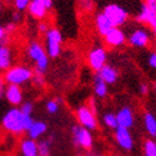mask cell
<instances>
[{
    "mask_svg": "<svg viewBox=\"0 0 156 156\" xmlns=\"http://www.w3.org/2000/svg\"><path fill=\"white\" fill-rule=\"evenodd\" d=\"M144 156H156V141L155 139H146L144 141Z\"/></svg>",
    "mask_w": 156,
    "mask_h": 156,
    "instance_id": "obj_25",
    "label": "cell"
},
{
    "mask_svg": "<svg viewBox=\"0 0 156 156\" xmlns=\"http://www.w3.org/2000/svg\"><path fill=\"white\" fill-rule=\"evenodd\" d=\"M49 29H50V25L46 23V21H39V24H37V33L39 34H41V35H45L48 31H49Z\"/></svg>",
    "mask_w": 156,
    "mask_h": 156,
    "instance_id": "obj_30",
    "label": "cell"
},
{
    "mask_svg": "<svg viewBox=\"0 0 156 156\" xmlns=\"http://www.w3.org/2000/svg\"><path fill=\"white\" fill-rule=\"evenodd\" d=\"M109 85L106 83H104L99 75L95 74L94 79H93V90H94V94L98 99H105L109 94Z\"/></svg>",
    "mask_w": 156,
    "mask_h": 156,
    "instance_id": "obj_21",
    "label": "cell"
},
{
    "mask_svg": "<svg viewBox=\"0 0 156 156\" xmlns=\"http://www.w3.org/2000/svg\"><path fill=\"white\" fill-rule=\"evenodd\" d=\"M30 2H31V0H12V5H14L16 11L21 12V11L28 10Z\"/></svg>",
    "mask_w": 156,
    "mask_h": 156,
    "instance_id": "obj_27",
    "label": "cell"
},
{
    "mask_svg": "<svg viewBox=\"0 0 156 156\" xmlns=\"http://www.w3.org/2000/svg\"><path fill=\"white\" fill-rule=\"evenodd\" d=\"M45 4L48 6V9L50 10L51 8H53V5H54V0H45Z\"/></svg>",
    "mask_w": 156,
    "mask_h": 156,
    "instance_id": "obj_38",
    "label": "cell"
},
{
    "mask_svg": "<svg viewBox=\"0 0 156 156\" xmlns=\"http://www.w3.org/2000/svg\"><path fill=\"white\" fill-rule=\"evenodd\" d=\"M19 151L21 156H39L37 142L29 137L23 139L19 142Z\"/></svg>",
    "mask_w": 156,
    "mask_h": 156,
    "instance_id": "obj_18",
    "label": "cell"
},
{
    "mask_svg": "<svg viewBox=\"0 0 156 156\" xmlns=\"http://www.w3.org/2000/svg\"><path fill=\"white\" fill-rule=\"evenodd\" d=\"M51 145H53V137L41 139L37 142L39 156H51Z\"/></svg>",
    "mask_w": 156,
    "mask_h": 156,
    "instance_id": "obj_23",
    "label": "cell"
},
{
    "mask_svg": "<svg viewBox=\"0 0 156 156\" xmlns=\"http://www.w3.org/2000/svg\"><path fill=\"white\" fill-rule=\"evenodd\" d=\"M20 20H21V15H20V12L19 11H16V12H14V14H12V23H14V24H19L20 23Z\"/></svg>",
    "mask_w": 156,
    "mask_h": 156,
    "instance_id": "obj_37",
    "label": "cell"
},
{
    "mask_svg": "<svg viewBox=\"0 0 156 156\" xmlns=\"http://www.w3.org/2000/svg\"><path fill=\"white\" fill-rule=\"evenodd\" d=\"M64 36L58 28H50L45 34V50L49 59H56L62 51Z\"/></svg>",
    "mask_w": 156,
    "mask_h": 156,
    "instance_id": "obj_4",
    "label": "cell"
},
{
    "mask_svg": "<svg viewBox=\"0 0 156 156\" xmlns=\"http://www.w3.org/2000/svg\"><path fill=\"white\" fill-rule=\"evenodd\" d=\"M5 87H6V83H5V80H4V76L0 75V98H4Z\"/></svg>",
    "mask_w": 156,
    "mask_h": 156,
    "instance_id": "obj_34",
    "label": "cell"
},
{
    "mask_svg": "<svg viewBox=\"0 0 156 156\" xmlns=\"http://www.w3.org/2000/svg\"><path fill=\"white\" fill-rule=\"evenodd\" d=\"M149 91H150V87H149V85L147 84H145V83H142V84H140V86H139V93L141 94V95H147L149 94Z\"/></svg>",
    "mask_w": 156,
    "mask_h": 156,
    "instance_id": "obj_33",
    "label": "cell"
},
{
    "mask_svg": "<svg viewBox=\"0 0 156 156\" xmlns=\"http://www.w3.org/2000/svg\"><path fill=\"white\" fill-rule=\"evenodd\" d=\"M5 30H6V33H8V34H11V33H14V31L16 30V24H14L12 21L8 23V24L5 25Z\"/></svg>",
    "mask_w": 156,
    "mask_h": 156,
    "instance_id": "obj_35",
    "label": "cell"
},
{
    "mask_svg": "<svg viewBox=\"0 0 156 156\" xmlns=\"http://www.w3.org/2000/svg\"><path fill=\"white\" fill-rule=\"evenodd\" d=\"M2 10H3V2L0 0V11H2Z\"/></svg>",
    "mask_w": 156,
    "mask_h": 156,
    "instance_id": "obj_40",
    "label": "cell"
},
{
    "mask_svg": "<svg viewBox=\"0 0 156 156\" xmlns=\"http://www.w3.org/2000/svg\"><path fill=\"white\" fill-rule=\"evenodd\" d=\"M34 75V70L27 65H11V66L4 71V80L6 83V85H18V86H23L25 84H28L29 81H31Z\"/></svg>",
    "mask_w": 156,
    "mask_h": 156,
    "instance_id": "obj_3",
    "label": "cell"
},
{
    "mask_svg": "<svg viewBox=\"0 0 156 156\" xmlns=\"http://www.w3.org/2000/svg\"><path fill=\"white\" fill-rule=\"evenodd\" d=\"M20 111L24 114V115H31L33 111H34V104L31 101H23V104L19 106Z\"/></svg>",
    "mask_w": 156,
    "mask_h": 156,
    "instance_id": "obj_28",
    "label": "cell"
},
{
    "mask_svg": "<svg viewBox=\"0 0 156 156\" xmlns=\"http://www.w3.org/2000/svg\"><path fill=\"white\" fill-rule=\"evenodd\" d=\"M147 65L151 69L156 70V51H152L147 55Z\"/></svg>",
    "mask_w": 156,
    "mask_h": 156,
    "instance_id": "obj_31",
    "label": "cell"
},
{
    "mask_svg": "<svg viewBox=\"0 0 156 156\" xmlns=\"http://www.w3.org/2000/svg\"><path fill=\"white\" fill-rule=\"evenodd\" d=\"M75 116H76V120H77V125L90 130V131H95L99 126L95 111L87 105H81V106L77 108Z\"/></svg>",
    "mask_w": 156,
    "mask_h": 156,
    "instance_id": "obj_5",
    "label": "cell"
},
{
    "mask_svg": "<svg viewBox=\"0 0 156 156\" xmlns=\"http://www.w3.org/2000/svg\"><path fill=\"white\" fill-rule=\"evenodd\" d=\"M144 126L149 136L151 139H156V116L152 112L146 111L144 114Z\"/></svg>",
    "mask_w": 156,
    "mask_h": 156,
    "instance_id": "obj_22",
    "label": "cell"
},
{
    "mask_svg": "<svg viewBox=\"0 0 156 156\" xmlns=\"http://www.w3.org/2000/svg\"><path fill=\"white\" fill-rule=\"evenodd\" d=\"M5 100L10 104L12 108L20 106L24 101V91L21 86L18 85H6L5 93H4Z\"/></svg>",
    "mask_w": 156,
    "mask_h": 156,
    "instance_id": "obj_11",
    "label": "cell"
},
{
    "mask_svg": "<svg viewBox=\"0 0 156 156\" xmlns=\"http://www.w3.org/2000/svg\"><path fill=\"white\" fill-rule=\"evenodd\" d=\"M102 122L109 130H114V131L119 127L118 119H116V114L111 112V111H108V112H105L102 115Z\"/></svg>",
    "mask_w": 156,
    "mask_h": 156,
    "instance_id": "obj_24",
    "label": "cell"
},
{
    "mask_svg": "<svg viewBox=\"0 0 156 156\" xmlns=\"http://www.w3.org/2000/svg\"><path fill=\"white\" fill-rule=\"evenodd\" d=\"M48 131V124L43 120H34L33 125L30 126V129L27 131L28 137L31 140H39L41 139Z\"/></svg>",
    "mask_w": 156,
    "mask_h": 156,
    "instance_id": "obj_17",
    "label": "cell"
},
{
    "mask_svg": "<svg viewBox=\"0 0 156 156\" xmlns=\"http://www.w3.org/2000/svg\"><path fill=\"white\" fill-rule=\"evenodd\" d=\"M127 41L133 48H136V49L146 48L150 43V33L144 28H137L133 30L131 34L129 35Z\"/></svg>",
    "mask_w": 156,
    "mask_h": 156,
    "instance_id": "obj_10",
    "label": "cell"
},
{
    "mask_svg": "<svg viewBox=\"0 0 156 156\" xmlns=\"http://www.w3.org/2000/svg\"><path fill=\"white\" fill-rule=\"evenodd\" d=\"M27 56L35 65L34 73L43 74V75L46 74V71L49 69L50 59H49V56L46 54L45 48L40 43H39L37 40H31V41L28 43V46H27Z\"/></svg>",
    "mask_w": 156,
    "mask_h": 156,
    "instance_id": "obj_2",
    "label": "cell"
},
{
    "mask_svg": "<svg viewBox=\"0 0 156 156\" xmlns=\"http://www.w3.org/2000/svg\"><path fill=\"white\" fill-rule=\"evenodd\" d=\"M104 40H105V43L111 48H119L126 43L127 36L121 28L114 27L110 29V31L105 36H104Z\"/></svg>",
    "mask_w": 156,
    "mask_h": 156,
    "instance_id": "obj_12",
    "label": "cell"
},
{
    "mask_svg": "<svg viewBox=\"0 0 156 156\" xmlns=\"http://www.w3.org/2000/svg\"><path fill=\"white\" fill-rule=\"evenodd\" d=\"M136 21L141 24H147L151 28H154L156 25V11L151 10L150 8L146 6V4L142 3L139 14L136 15Z\"/></svg>",
    "mask_w": 156,
    "mask_h": 156,
    "instance_id": "obj_16",
    "label": "cell"
},
{
    "mask_svg": "<svg viewBox=\"0 0 156 156\" xmlns=\"http://www.w3.org/2000/svg\"><path fill=\"white\" fill-rule=\"evenodd\" d=\"M102 12L105 14V16L110 20L112 24V27L120 28L129 19V12L126 9H124L119 4H109L102 9Z\"/></svg>",
    "mask_w": 156,
    "mask_h": 156,
    "instance_id": "obj_7",
    "label": "cell"
},
{
    "mask_svg": "<svg viewBox=\"0 0 156 156\" xmlns=\"http://www.w3.org/2000/svg\"><path fill=\"white\" fill-rule=\"evenodd\" d=\"M96 75H99V77L104 81L108 85H114L119 79V71L116 68H114L112 65L106 64L96 73Z\"/></svg>",
    "mask_w": 156,
    "mask_h": 156,
    "instance_id": "obj_15",
    "label": "cell"
},
{
    "mask_svg": "<svg viewBox=\"0 0 156 156\" xmlns=\"http://www.w3.org/2000/svg\"><path fill=\"white\" fill-rule=\"evenodd\" d=\"M116 119H118L119 127H125V129H131L135 124V114L134 110L130 106H122L116 112Z\"/></svg>",
    "mask_w": 156,
    "mask_h": 156,
    "instance_id": "obj_14",
    "label": "cell"
},
{
    "mask_svg": "<svg viewBox=\"0 0 156 156\" xmlns=\"http://www.w3.org/2000/svg\"><path fill=\"white\" fill-rule=\"evenodd\" d=\"M94 156H102V155H100V154H98V155H94Z\"/></svg>",
    "mask_w": 156,
    "mask_h": 156,
    "instance_id": "obj_42",
    "label": "cell"
},
{
    "mask_svg": "<svg viewBox=\"0 0 156 156\" xmlns=\"http://www.w3.org/2000/svg\"><path fill=\"white\" fill-rule=\"evenodd\" d=\"M31 81H33V84H34L35 86H37V87L44 86V85H45V75H43V74H37V73H34Z\"/></svg>",
    "mask_w": 156,
    "mask_h": 156,
    "instance_id": "obj_29",
    "label": "cell"
},
{
    "mask_svg": "<svg viewBox=\"0 0 156 156\" xmlns=\"http://www.w3.org/2000/svg\"><path fill=\"white\" fill-rule=\"evenodd\" d=\"M152 31H154V35H155V37H156V25L152 28Z\"/></svg>",
    "mask_w": 156,
    "mask_h": 156,
    "instance_id": "obj_39",
    "label": "cell"
},
{
    "mask_svg": "<svg viewBox=\"0 0 156 156\" xmlns=\"http://www.w3.org/2000/svg\"><path fill=\"white\" fill-rule=\"evenodd\" d=\"M60 102H61V99H60V98L48 100L46 104H45V109H46V111H48L49 114H51V115H55V114L60 110V105H61Z\"/></svg>",
    "mask_w": 156,
    "mask_h": 156,
    "instance_id": "obj_26",
    "label": "cell"
},
{
    "mask_svg": "<svg viewBox=\"0 0 156 156\" xmlns=\"http://www.w3.org/2000/svg\"><path fill=\"white\" fill-rule=\"evenodd\" d=\"M12 60H14V54L11 48L4 44L0 48V71H6L11 66Z\"/></svg>",
    "mask_w": 156,
    "mask_h": 156,
    "instance_id": "obj_20",
    "label": "cell"
},
{
    "mask_svg": "<svg viewBox=\"0 0 156 156\" xmlns=\"http://www.w3.org/2000/svg\"><path fill=\"white\" fill-rule=\"evenodd\" d=\"M8 33L5 30V27H3V25H0V43L5 44L8 41Z\"/></svg>",
    "mask_w": 156,
    "mask_h": 156,
    "instance_id": "obj_32",
    "label": "cell"
},
{
    "mask_svg": "<svg viewBox=\"0 0 156 156\" xmlns=\"http://www.w3.org/2000/svg\"><path fill=\"white\" fill-rule=\"evenodd\" d=\"M71 136L73 142L77 147H81L87 151L94 147V136L90 130L80 125H74L71 127Z\"/></svg>",
    "mask_w": 156,
    "mask_h": 156,
    "instance_id": "obj_6",
    "label": "cell"
},
{
    "mask_svg": "<svg viewBox=\"0 0 156 156\" xmlns=\"http://www.w3.org/2000/svg\"><path fill=\"white\" fill-rule=\"evenodd\" d=\"M144 4H146V6L150 8L151 10L156 11V0H145Z\"/></svg>",
    "mask_w": 156,
    "mask_h": 156,
    "instance_id": "obj_36",
    "label": "cell"
},
{
    "mask_svg": "<svg viewBox=\"0 0 156 156\" xmlns=\"http://www.w3.org/2000/svg\"><path fill=\"white\" fill-rule=\"evenodd\" d=\"M25 115L20 111L19 108H11L9 110L5 111V114L3 115L0 125L5 130L6 133L19 136L23 133H27V129H25Z\"/></svg>",
    "mask_w": 156,
    "mask_h": 156,
    "instance_id": "obj_1",
    "label": "cell"
},
{
    "mask_svg": "<svg viewBox=\"0 0 156 156\" xmlns=\"http://www.w3.org/2000/svg\"><path fill=\"white\" fill-rule=\"evenodd\" d=\"M87 65L93 71L98 73L108 61V51L102 46H94L87 54Z\"/></svg>",
    "mask_w": 156,
    "mask_h": 156,
    "instance_id": "obj_8",
    "label": "cell"
},
{
    "mask_svg": "<svg viewBox=\"0 0 156 156\" xmlns=\"http://www.w3.org/2000/svg\"><path fill=\"white\" fill-rule=\"evenodd\" d=\"M95 28H96L98 34H100L104 37L110 31V29L114 28V27H112V24L110 23V20L105 16V14H104L102 11H100L95 16Z\"/></svg>",
    "mask_w": 156,
    "mask_h": 156,
    "instance_id": "obj_19",
    "label": "cell"
},
{
    "mask_svg": "<svg viewBox=\"0 0 156 156\" xmlns=\"http://www.w3.org/2000/svg\"><path fill=\"white\" fill-rule=\"evenodd\" d=\"M48 11H49V9L45 4V0H31L29 4V8H28L29 15L39 21H43L46 19Z\"/></svg>",
    "mask_w": 156,
    "mask_h": 156,
    "instance_id": "obj_13",
    "label": "cell"
},
{
    "mask_svg": "<svg viewBox=\"0 0 156 156\" xmlns=\"http://www.w3.org/2000/svg\"><path fill=\"white\" fill-rule=\"evenodd\" d=\"M154 90H155V91H156V84H154Z\"/></svg>",
    "mask_w": 156,
    "mask_h": 156,
    "instance_id": "obj_41",
    "label": "cell"
},
{
    "mask_svg": "<svg viewBox=\"0 0 156 156\" xmlns=\"http://www.w3.org/2000/svg\"><path fill=\"white\" fill-rule=\"evenodd\" d=\"M115 141L118 146L120 149H122L124 151H131L135 146V141L133 137V134L130 133L129 129L125 127H118L115 130Z\"/></svg>",
    "mask_w": 156,
    "mask_h": 156,
    "instance_id": "obj_9",
    "label": "cell"
}]
</instances>
